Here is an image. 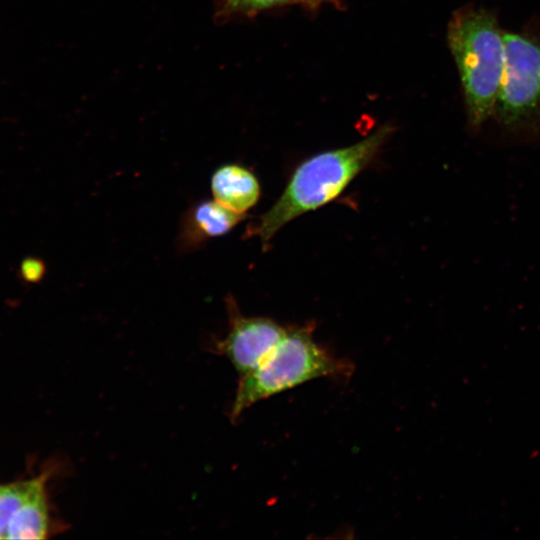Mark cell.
I'll return each mask as SVG.
<instances>
[{
	"label": "cell",
	"instance_id": "1",
	"mask_svg": "<svg viewBox=\"0 0 540 540\" xmlns=\"http://www.w3.org/2000/svg\"><path fill=\"white\" fill-rule=\"evenodd\" d=\"M392 131L389 125H383L359 142L303 161L276 202L248 226L245 238L258 237L265 248L290 221L336 199L376 157Z\"/></svg>",
	"mask_w": 540,
	"mask_h": 540
},
{
	"label": "cell",
	"instance_id": "2",
	"mask_svg": "<svg viewBox=\"0 0 540 540\" xmlns=\"http://www.w3.org/2000/svg\"><path fill=\"white\" fill-rule=\"evenodd\" d=\"M447 42L459 72L468 129L477 135L492 117L500 89L504 32L492 11L465 5L452 14Z\"/></svg>",
	"mask_w": 540,
	"mask_h": 540
},
{
	"label": "cell",
	"instance_id": "3",
	"mask_svg": "<svg viewBox=\"0 0 540 540\" xmlns=\"http://www.w3.org/2000/svg\"><path fill=\"white\" fill-rule=\"evenodd\" d=\"M314 325L286 327L285 333L252 371L240 376L230 410L232 420L257 402L322 377L346 378L353 364L320 346Z\"/></svg>",
	"mask_w": 540,
	"mask_h": 540
},
{
	"label": "cell",
	"instance_id": "4",
	"mask_svg": "<svg viewBox=\"0 0 540 540\" xmlns=\"http://www.w3.org/2000/svg\"><path fill=\"white\" fill-rule=\"evenodd\" d=\"M505 62L492 117L516 143L540 140V36L504 32Z\"/></svg>",
	"mask_w": 540,
	"mask_h": 540
},
{
	"label": "cell",
	"instance_id": "5",
	"mask_svg": "<svg viewBox=\"0 0 540 540\" xmlns=\"http://www.w3.org/2000/svg\"><path fill=\"white\" fill-rule=\"evenodd\" d=\"M229 329L223 339L216 340L212 351L226 356L240 376L255 369L278 344L286 327L260 316H244L235 299H225Z\"/></svg>",
	"mask_w": 540,
	"mask_h": 540
},
{
	"label": "cell",
	"instance_id": "6",
	"mask_svg": "<svg viewBox=\"0 0 540 540\" xmlns=\"http://www.w3.org/2000/svg\"><path fill=\"white\" fill-rule=\"evenodd\" d=\"M45 477L0 484V539H42L50 532Z\"/></svg>",
	"mask_w": 540,
	"mask_h": 540
},
{
	"label": "cell",
	"instance_id": "7",
	"mask_svg": "<svg viewBox=\"0 0 540 540\" xmlns=\"http://www.w3.org/2000/svg\"><path fill=\"white\" fill-rule=\"evenodd\" d=\"M246 215L235 213L213 200L193 204L180 221L177 247L192 252L208 240L228 234Z\"/></svg>",
	"mask_w": 540,
	"mask_h": 540
},
{
	"label": "cell",
	"instance_id": "8",
	"mask_svg": "<svg viewBox=\"0 0 540 540\" xmlns=\"http://www.w3.org/2000/svg\"><path fill=\"white\" fill-rule=\"evenodd\" d=\"M210 188L216 202L241 215H246L261 196L254 173L235 163L219 166L211 176Z\"/></svg>",
	"mask_w": 540,
	"mask_h": 540
},
{
	"label": "cell",
	"instance_id": "9",
	"mask_svg": "<svg viewBox=\"0 0 540 540\" xmlns=\"http://www.w3.org/2000/svg\"><path fill=\"white\" fill-rule=\"evenodd\" d=\"M229 12L253 13L267 8L284 5L295 0H222Z\"/></svg>",
	"mask_w": 540,
	"mask_h": 540
},
{
	"label": "cell",
	"instance_id": "10",
	"mask_svg": "<svg viewBox=\"0 0 540 540\" xmlns=\"http://www.w3.org/2000/svg\"><path fill=\"white\" fill-rule=\"evenodd\" d=\"M45 274L44 263L36 258H28L21 264L20 275L28 283L39 282Z\"/></svg>",
	"mask_w": 540,
	"mask_h": 540
},
{
	"label": "cell",
	"instance_id": "11",
	"mask_svg": "<svg viewBox=\"0 0 540 540\" xmlns=\"http://www.w3.org/2000/svg\"><path fill=\"white\" fill-rule=\"evenodd\" d=\"M295 1L305 4L309 7H316L326 1H331V0H295Z\"/></svg>",
	"mask_w": 540,
	"mask_h": 540
}]
</instances>
